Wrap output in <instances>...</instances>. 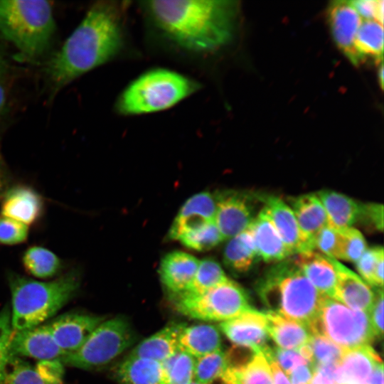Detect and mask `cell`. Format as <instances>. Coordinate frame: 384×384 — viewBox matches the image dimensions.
Here are the masks:
<instances>
[{
  "instance_id": "cell-56",
  "label": "cell",
  "mask_w": 384,
  "mask_h": 384,
  "mask_svg": "<svg viewBox=\"0 0 384 384\" xmlns=\"http://www.w3.org/2000/svg\"><path fill=\"white\" fill-rule=\"evenodd\" d=\"M223 384H224V383H223Z\"/></svg>"
},
{
  "instance_id": "cell-27",
  "label": "cell",
  "mask_w": 384,
  "mask_h": 384,
  "mask_svg": "<svg viewBox=\"0 0 384 384\" xmlns=\"http://www.w3.org/2000/svg\"><path fill=\"white\" fill-rule=\"evenodd\" d=\"M221 344L218 328L210 324L185 325L178 336V350L196 358L220 350Z\"/></svg>"
},
{
  "instance_id": "cell-39",
  "label": "cell",
  "mask_w": 384,
  "mask_h": 384,
  "mask_svg": "<svg viewBox=\"0 0 384 384\" xmlns=\"http://www.w3.org/2000/svg\"><path fill=\"white\" fill-rule=\"evenodd\" d=\"M313 249L333 259L341 260L342 236L340 230L329 225L320 230L313 239Z\"/></svg>"
},
{
  "instance_id": "cell-45",
  "label": "cell",
  "mask_w": 384,
  "mask_h": 384,
  "mask_svg": "<svg viewBox=\"0 0 384 384\" xmlns=\"http://www.w3.org/2000/svg\"><path fill=\"white\" fill-rule=\"evenodd\" d=\"M363 20H375L383 23V0H354L350 1Z\"/></svg>"
},
{
  "instance_id": "cell-25",
  "label": "cell",
  "mask_w": 384,
  "mask_h": 384,
  "mask_svg": "<svg viewBox=\"0 0 384 384\" xmlns=\"http://www.w3.org/2000/svg\"><path fill=\"white\" fill-rule=\"evenodd\" d=\"M316 194L324 208L329 226L342 230L358 221L361 203L353 198L327 189L321 190Z\"/></svg>"
},
{
  "instance_id": "cell-40",
  "label": "cell",
  "mask_w": 384,
  "mask_h": 384,
  "mask_svg": "<svg viewBox=\"0 0 384 384\" xmlns=\"http://www.w3.org/2000/svg\"><path fill=\"white\" fill-rule=\"evenodd\" d=\"M340 232L342 236L341 260L356 262L368 248L365 238L353 227Z\"/></svg>"
},
{
  "instance_id": "cell-48",
  "label": "cell",
  "mask_w": 384,
  "mask_h": 384,
  "mask_svg": "<svg viewBox=\"0 0 384 384\" xmlns=\"http://www.w3.org/2000/svg\"><path fill=\"white\" fill-rule=\"evenodd\" d=\"M316 371L311 363L301 365L295 368L289 375L291 384H309Z\"/></svg>"
},
{
  "instance_id": "cell-30",
  "label": "cell",
  "mask_w": 384,
  "mask_h": 384,
  "mask_svg": "<svg viewBox=\"0 0 384 384\" xmlns=\"http://www.w3.org/2000/svg\"><path fill=\"white\" fill-rule=\"evenodd\" d=\"M220 379L224 384H273L270 363L261 353L240 368L228 367Z\"/></svg>"
},
{
  "instance_id": "cell-16",
  "label": "cell",
  "mask_w": 384,
  "mask_h": 384,
  "mask_svg": "<svg viewBox=\"0 0 384 384\" xmlns=\"http://www.w3.org/2000/svg\"><path fill=\"white\" fill-rule=\"evenodd\" d=\"M64 373L60 360L41 361L33 366L22 358L9 355L3 384H63Z\"/></svg>"
},
{
  "instance_id": "cell-35",
  "label": "cell",
  "mask_w": 384,
  "mask_h": 384,
  "mask_svg": "<svg viewBox=\"0 0 384 384\" xmlns=\"http://www.w3.org/2000/svg\"><path fill=\"white\" fill-rule=\"evenodd\" d=\"M228 368L227 354L222 349L195 360L193 380L211 384L220 378Z\"/></svg>"
},
{
  "instance_id": "cell-26",
  "label": "cell",
  "mask_w": 384,
  "mask_h": 384,
  "mask_svg": "<svg viewBox=\"0 0 384 384\" xmlns=\"http://www.w3.org/2000/svg\"><path fill=\"white\" fill-rule=\"evenodd\" d=\"M184 324H174L139 343L129 356L144 358L162 363L178 350V336Z\"/></svg>"
},
{
  "instance_id": "cell-34",
  "label": "cell",
  "mask_w": 384,
  "mask_h": 384,
  "mask_svg": "<svg viewBox=\"0 0 384 384\" xmlns=\"http://www.w3.org/2000/svg\"><path fill=\"white\" fill-rule=\"evenodd\" d=\"M186 247L208 250L224 240L215 220L208 221L183 232L177 239Z\"/></svg>"
},
{
  "instance_id": "cell-10",
  "label": "cell",
  "mask_w": 384,
  "mask_h": 384,
  "mask_svg": "<svg viewBox=\"0 0 384 384\" xmlns=\"http://www.w3.org/2000/svg\"><path fill=\"white\" fill-rule=\"evenodd\" d=\"M215 223L225 239H230L246 230L254 218L257 196L228 190L216 193Z\"/></svg>"
},
{
  "instance_id": "cell-42",
  "label": "cell",
  "mask_w": 384,
  "mask_h": 384,
  "mask_svg": "<svg viewBox=\"0 0 384 384\" xmlns=\"http://www.w3.org/2000/svg\"><path fill=\"white\" fill-rule=\"evenodd\" d=\"M28 226L0 215V245H15L27 240Z\"/></svg>"
},
{
  "instance_id": "cell-3",
  "label": "cell",
  "mask_w": 384,
  "mask_h": 384,
  "mask_svg": "<svg viewBox=\"0 0 384 384\" xmlns=\"http://www.w3.org/2000/svg\"><path fill=\"white\" fill-rule=\"evenodd\" d=\"M8 282L14 331L44 324L77 294L80 287V274L75 270L46 282L11 272Z\"/></svg>"
},
{
  "instance_id": "cell-37",
  "label": "cell",
  "mask_w": 384,
  "mask_h": 384,
  "mask_svg": "<svg viewBox=\"0 0 384 384\" xmlns=\"http://www.w3.org/2000/svg\"><path fill=\"white\" fill-rule=\"evenodd\" d=\"M196 358L178 351L161 363L166 384H189L193 380Z\"/></svg>"
},
{
  "instance_id": "cell-43",
  "label": "cell",
  "mask_w": 384,
  "mask_h": 384,
  "mask_svg": "<svg viewBox=\"0 0 384 384\" xmlns=\"http://www.w3.org/2000/svg\"><path fill=\"white\" fill-rule=\"evenodd\" d=\"M14 333L11 311L8 306L0 311V384H3L4 373L9 356V344Z\"/></svg>"
},
{
  "instance_id": "cell-55",
  "label": "cell",
  "mask_w": 384,
  "mask_h": 384,
  "mask_svg": "<svg viewBox=\"0 0 384 384\" xmlns=\"http://www.w3.org/2000/svg\"><path fill=\"white\" fill-rule=\"evenodd\" d=\"M189 384H202V383H198L193 380Z\"/></svg>"
},
{
  "instance_id": "cell-4",
  "label": "cell",
  "mask_w": 384,
  "mask_h": 384,
  "mask_svg": "<svg viewBox=\"0 0 384 384\" xmlns=\"http://www.w3.org/2000/svg\"><path fill=\"white\" fill-rule=\"evenodd\" d=\"M257 294L267 311L308 325L316 317L324 295L311 284L294 259L271 267L259 279Z\"/></svg>"
},
{
  "instance_id": "cell-49",
  "label": "cell",
  "mask_w": 384,
  "mask_h": 384,
  "mask_svg": "<svg viewBox=\"0 0 384 384\" xmlns=\"http://www.w3.org/2000/svg\"><path fill=\"white\" fill-rule=\"evenodd\" d=\"M270 366L273 384H291L288 377L274 361H268Z\"/></svg>"
},
{
  "instance_id": "cell-14",
  "label": "cell",
  "mask_w": 384,
  "mask_h": 384,
  "mask_svg": "<svg viewBox=\"0 0 384 384\" xmlns=\"http://www.w3.org/2000/svg\"><path fill=\"white\" fill-rule=\"evenodd\" d=\"M9 355L41 361L60 360L65 355L55 341L47 323L36 327L14 331Z\"/></svg>"
},
{
  "instance_id": "cell-41",
  "label": "cell",
  "mask_w": 384,
  "mask_h": 384,
  "mask_svg": "<svg viewBox=\"0 0 384 384\" xmlns=\"http://www.w3.org/2000/svg\"><path fill=\"white\" fill-rule=\"evenodd\" d=\"M263 356L268 361L276 362L286 375H289L297 366L309 363L298 350L283 349L276 346H272Z\"/></svg>"
},
{
  "instance_id": "cell-15",
  "label": "cell",
  "mask_w": 384,
  "mask_h": 384,
  "mask_svg": "<svg viewBox=\"0 0 384 384\" xmlns=\"http://www.w3.org/2000/svg\"><path fill=\"white\" fill-rule=\"evenodd\" d=\"M258 198L264 204L262 209L292 255L312 250L304 238L292 209L284 200L270 195L258 196Z\"/></svg>"
},
{
  "instance_id": "cell-24",
  "label": "cell",
  "mask_w": 384,
  "mask_h": 384,
  "mask_svg": "<svg viewBox=\"0 0 384 384\" xmlns=\"http://www.w3.org/2000/svg\"><path fill=\"white\" fill-rule=\"evenodd\" d=\"M270 338L280 348L298 350L312 337L309 327L300 322L273 312L265 313Z\"/></svg>"
},
{
  "instance_id": "cell-9",
  "label": "cell",
  "mask_w": 384,
  "mask_h": 384,
  "mask_svg": "<svg viewBox=\"0 0 384 384\" xmlns=\"http://www.w3.org/2000/svg\"><path fill=\"white\" fill-rule=\"evenodd\" d=\"M134 335L122 318L104 320L75 351L65 355L64 366L88 370L107 365L132 346Z\"/></svg>"
},
{
  "instance_id": "cell-6",
  "label": "cell",
  "mask_w": 384,
  "mask_h": 384,
  "mask_svg": "<svg viewBox=\"0 0 384 384\" xmlns=\"http://www.w3.org/2000/svg\"><path fill=\"white\" fill-rule=\"evenodd\" d=\"M55 31L50 2L1 0L0 34L26 58L36 60L48 49Z\"/></svg>"
},
{
  "instance_id": "cell-18",
  "label": "cell",
  "mask_w": 384,
  "mask_h": 384,
  "mask_svg": "<svg viewBox=\"0 0 384 384\" xmlns=\"http://www.w3.org/2000/svg\"><path fill=\"white\" fill-rule=\"evenodd\" d=\"M331 261L336 273L334 299L352 309L368 313L374 300V292L361 277L338 260L331 258Z\"/></svg>"
},
{
  "instance_id": "cell-32",
  "label": "cell",
  "mask_w": 384,
  "mask_h": 384,
  "mask_svg": "<svg viewBox=\"0 0 384 384\" xmlns=\"http://www.w3.org/2000/svg\"><path fill=\"white\" fill-rule=\"evenodd\" d=\"M355 49L361 63L367 58L382 63L383 26L375 20H363L355 39Z\"/></svg>"
},
{
  "instance_id": "cell-21",
  "label": "cell",
  "mask_w": 384,
  "mask_h": 384,
  "mask_svg": "<svg viewBox=\"0 0 384 384\" xmlns=\"http://www.w3.org/2000/svg\"><path fill=\"white\" fill-rule=\"evenodd\" d=\"M247 229L252 236L259 258L265 262L277 263L292 255L262 209Z\"/></svg>"
},
{
  "instance_id": "cell-50",
  "label": "cell",
  "mask_w": 384,
  "mask_h": 384,
  "mask_svg": "<svg viewBox=\"0 0 384 384\" xmlns=\"http://www.w3.org/2000/svg\"><path fill=\"white\" fill-rule=\"evenodd\" d=\"M309 384H336L334 378L321 369H316Z\"/></svg>"
},
{
  "instance_id": "cell-54",
  "label": "cell",
  "mask_w": 384,
  "mask_h": 384,
  "mask_svg": "<svg viewBox=\"0 0 384 384\" xmlns=\"http://www.w3.org/2000/svg\"><path fill=\"white\" fill-rule=\"evenodd\" d=\"M2 68H3V61L1 60L0 58V71L2 70Z\"/></svg>"
},
{
  "instance_id": "cell-5",
  "label": "cell",
  "mask_w": 384,
  "mask_h": 384,
  "mask_svg": "<svg viewBox=\"0 0 384 384\" xmlns=\"http://www.w3.org/2000/svg\"><path fill=\"white\" fill-rule=\"evenodd\" d=\"M201 88V85L178 72L162 68L151 69L133 80L115 102L117 112L132 116L168 110Z\"/></svg>"
},
{
  "instance_id": "cell-29",
  "label": "cell",
  "mask_w": 384,
  "mask_h": 384,
  "mask_svg": "<svg viewBox=\"0 0 384 384\" xmlns=\"http://www.w3.org/2000/svg\"><path fill=\"white\" fill-rule=\"evenodd\" d=\"M259 258L252 236L247 228L230 238L223 252V262L232 272H247Z\"/></svg>"
},
{
  "instance_id": "cell-13",
  "label": "cell",
  "mask_w": 384,
  "mask_h": 384,
  "mask_svg": "<svg viewBox=\"0 0 384 384\" xmlns=\"http://www.w3.org/2000/svg\"><path fill=\"white\" fill-rule=\"evenodd\" d=\"M104 320L100 316L69 312L47 324L55 341L66 355L77 351Z\"/></svg>"
},
{
  "instance_id": "cell-47",
  "label": "cell",
  "mask_w": 384,
  "mask_h": 384,
  "mask_svg": "<svg viewBox=\"0 0 384 384\" xmlns=\"http://www.w3.org/2000/svg\"><path fill=\"white\" fill-rule=\"evenodd\" d=\"M358 220L378 231H383V206L376 203H361Z\"/></svg>"
},
{
  "instance_id": "cell-36",
  "label": "cell",
  "mask_w": 384,
  "mask_h": 384,
  "mask_svg": "<svg viewBox=\"0 0 384 384\" xmlns=\"http://www.w3.org/2000/svg\"><path fill=\"white\" fill-rule=\"evenodd\" d=\"M228 279L222 267L215 260L206 257L199 260L193 280L188 290L183 292L200 294L224 282Z\"/></svg>"
},
{
  "instance_id": "cell-28",
  "label": "cell",
  "mask_w": 384,
  "mask_h": 384,
  "mask_svg": "<svg viewBox=\"0 0 384 384\" xmlns=\"http://www.w3.org/2000/svg\"><path fill=\"white\" fill-rule=\"evenodd\" d=\"M121 384H166L161 363L144 358L128 356L116 370Z\"/></svg>"
},
{
  "instance_id": "cell-33",
  "label": "cell",
  "mask_w": 384,
  "mask_h": 384,
  "mask_svg": "<svg viewBox=\"0 0 384 384\" xmlns=\"http://www.w3.org/2000/svg\"><path fill=\"white\" fill-rule=\"evenodd\" d=\"M215 201L213 194L203 191L190 197L174 220L176 223L214 220Z\"/></svg>"
},
{
  "instance_id": "cell-1",
  "label": "cell",
  "mask_w": 384,
  "mask_h": 384,
  "mask_svg": "<svg viewBox=\"0 0 384 384\" xmlns=\"http://www.w3.org/2000/svg\"><path fill=\"white\" fill-rule=\"evenodd\" d=\"M127 1H100L48 60L45 74L51 95L85 73L115 58L124 45Z\"/></svg>"
},
{
  "instance_id": "cell-8",
  "label": "cell",
  "mask_w": 384,
  "mask_h": 384,
  "mask_svg": "<svg viewBox=\"0 0 384 384\" xmlns=\"http://www.w3.org/2000/svg\"><path fill=\"white\" fill-rule=\"evenodd\" d=\"M173 296L178 312L207 321H225L253 309L245 290L230 279L200 294L182 292Z\"/></svg>"
},
{
  "instance_id": "cell-31",
  "label": "cell",
  "mask_w": 384,
  "mask_h": 384,
  "mask_svg": "<svg viewBox=\"0 0 384 384\" xmlns=\"http://www.w3.org/2000/svg\"><path fill=\"white\" fill-rule=\"evenodd\" d=\"M26 271L38 279H49L60 274L63 262L53 252L42 246H31L22 256Z\"/></svg>"
},
{
  "instance_id": "cell-52",
  "label": "cell",
  "mask_w": 384,
  "mask_h": 384,
  "mask_svg": "<svg viewBox=\"0 0 384 384\" xmlns=\"http://www.w3.org/2000/svg\"><path fill=\"white\" fill-rule=\"evenodd\" d=\"M5 176L3 168H0V200L2 197L4 192L5 191Z\"/></svg>"
},
{
  "instance_id": "cell-12",
  "label": "cell",
  "mask_w": 384,
  "mask_h": 384,
  "mask_svg": "<svg viewBox=\"0 0 384 384\" xmlns=\"http://www.w3.org/2000/svg\"><path fill=\"white\" fill-rule=\"evenodd\" d=\"M327 20L333 40L343 55L355 65L361 63L355 49V39L363 19L350 1H331Z\"/></svg>"
},
{
  "instance_id": "cell-7",
  "label": "cell",
  "mask_w": 384,
  "mask_h": 384,
  "mask_svg": "<svg viewBox=\"0 0 384 384\" xmlns=\"http://www.w3.org/2000/svg\"><path fill=\"white\" fill-rule=\"evenodd\" d=\"M308 327L312 335L324 336L343 350L370 345L376 338L368 313L352 309L327 296Z\"/></svg>"
},
{
  "instance_id": "cell-2",
  "label": "cell",
  "mask_w": 384,
  "mask_h": 384,
  "mask_svg": "<svg viewBox=\"0 0 384 384\" xmlns=\"http://www.w3.org/2000/svg\"><path fill=\"white\" fill-rule=\"evenodd\" d=\"M141 6L171 43L203 54L218 52L231 41L239 13L236 1H146Z\"/></svg>"
},
{
  "instance_id": "cell-11",
  "label": "cell",
  "mask_w": 384,
  "mask_h": 384,
  "mask_svg": "<svg viewBox=\"0 0 384 384\" xmlns=\"http://www.w3.org/2000/svg\"><path fill=\"white\" fill-rule=\"evenodd\" d=\"M219 328L235 346L263 353L270 346L265 312L251 309L239 316L220 322Z\"/></svg>"
},
{
  "instance_id": "cell-17",
  "label": "cell",
  "mask_w": 384,
  "mask_h": 384,
  "mask_svg": "<svg viewBox=\"0 0 384 384\" xmlns=\"http://www.w3.org/2000/svg\"><path fill=\"white\" fill-rule=\"evenodd\" d=\"M1 200V216L28 226L36 223L42 216L43 200L36 191L29 186H14L4 192Z\"/></svg>"
},
{
  "instance_id": "cell-19",
  "label": "cell",
  "mask_w": 384,
  "mask_h": 384,
  "mask_svg": "<svg viewBox=\"0 0 384 384\" xmlns=\"http://www.w3.org/2000/svg\"><path fill=\"white\" fill-rule=\"evenodd\" d=\"M382 360L370 345L343 351L334 373L336 384H368L375 366Z\"/></svg>"
},
{
  "instance_id": "cell-23",
  "label": "cell",
  "mask_w": 384,
  "mask_h": 384,
  "mask_svg": "<svg viewBox=\"0 0 384 384\" xmlns=\"http://www.w3.org/2000/svg\"><path fill=\"white\" fill-rule=\"evenodd\" d=\"M299 229L313 249V239L317 233L328 225L324 208L316 193H304L288 198Z\"/></svg>"
},
{
  "instance_id": "cell-22",
  "label": "cell",
  "mask_w": 384,
  "mask_h": 384,
  "mask_svg": "<svg viewBox=\"0 0 384 384\" xmlns=\"http://www.w3.org/2000/svg\"><path fill=\"white\" fill-rule=\"evenodd\" d=\"M296 255L295 262L311 284L321 294L334 298L336 273L331 258L314 250Z\"/></svg>"
},
{
  "instance_id": "cell-38",
  "label": "cell",
  "mask_w": 384,
  "mask_h": 384,
  "mask_svg": "<svg viewBox=\"0 0 384 384\" xmlns=\"http://www.w3.org/2000/svg\"><path fill=\"white\" fill-rule=\"evenodd\" d=\"M312 354L311 363L316 367L326 365H338L341 362L343 349L327 338L312 335L309 342Z\"/></svg>"
},
{
  "instance_id": "cell-44",
  "label": "cell",
  "mask_w": 384,
  "mask_h": 384,
  "mask_svg": "<svg viewBox=\"0 0 384 384\" xmlns=\"http://www.w3.org/2000/svg\"><path fill=\"white\" fill-rule=\"evenodd\" d=\"M383 251L382 246L367 248L356 262V269L362 279L369 285L375 287L374 272L379 255Z\"/></svg>"
},
{
  "instance_id": "cell-20",
  "label": "cell",
  "mask_w": 384,
  "mask_h": 384,
  "mask_svg": "<svg viewBox=\"0 0 384 384\" xmlns=\"http://www.w3.org/2000/svg\"><path fill=\"white\" fill-rule=\"evenodd\" d=\"M198 262L194 256L182 251L168 253L159 267L162 284L172 295L187 291L193 280Z\"/></svg>"
},
{
  "instance_id": "cell-53",
  "label": "cell",
  "mask_w": 384,
  "mask_h": 384,
  "mask_svg": "<svg viewBox=\"0 0 384 384\" xmlns=\"http://www.w3.org/2000/svg\"><path fill=\"white\" fill-rule=\"evenodd\" d=\"M378 80H379V84L381 88H383V63H380V66L378 69Z\"/></svg>"
},
{
  "instance_id": "cell-46",
  "label": "cell",
  "mask_w": 384,
  "mask_h": 384,
  "mask_svg": "<svg viewBox=\"0 0 384 384\" xmlns=\"http://www.w3.org/2000/svg\"><path fill=\"white\" fill-rule=\"evenodd\" d=\"M372 306L368 311L370 322L376 338H382L383 335V290L375 287Z\"/></svg>"
},
{
  "instance_id": "cell-51",
  "label": "cell",
  "mask_w": 384,
  "mask_h": 384,
  "mask_svg": "<svg viewBox=\"0 0 384 384\" xmlns=\"http://www.w3.org/2000/svg\"><path fill=\"white\" fill-rule=\"evenodd\" d=\"M4 102H5V91H4V87L0 85V114L3 109ZM0 168H3L1 155H0Z\"/></svg>"
}]
</instances>
